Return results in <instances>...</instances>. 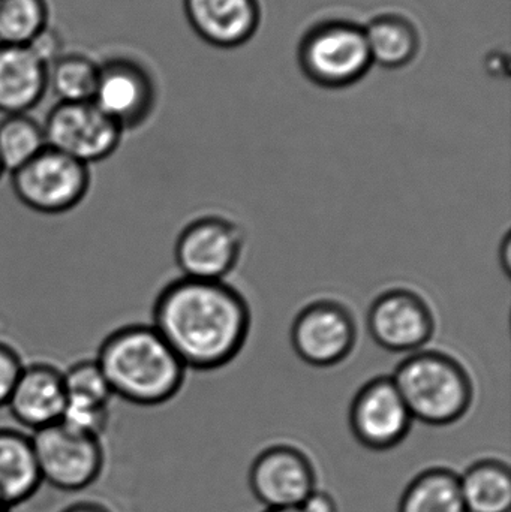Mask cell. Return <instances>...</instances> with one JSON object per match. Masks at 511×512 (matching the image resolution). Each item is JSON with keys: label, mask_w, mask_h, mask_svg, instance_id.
<instances>
[{"label": "cell", "mask_w": 511, "mask_h": 512, "mask_svg": "<svg viewBox=\"0 0 511 512\" xmlns=\"http://www.w3.org/2000/svg\"><path fill=\"white\" fill-rule=\"evenodd\" d=\"M152 325L186 369L209 372L240 354L251 330V309L224 280L180 277L159 292Z\"/></svg>", "instance_id": "obj_1"}, {"label": "cell", "mask_w": 511, "mask_h": 512, "mask_svg": "<svg viewBox=\"0 0 511 512\" xmlns=\"http://www.w3.org/2000/svg\"><path fill=\"white\" fill-rule=\"evenodd\" d=\"M101 367L113 396L140 406H156L173 399L186 366L152 324L126 325L113 331L99 348Z\"/></svg>", "instance_id": "obj_2"}, {"label": "cell", "mask_w": 511, "mask_h": 512, "mask_svg": "<svg viewBox=\"0 0 511 512\" xmlns=\"http://www.w3.org/2000/svg\"><path fill=\"white\" fill-rule=\"evenodd\" d=\"M413 420L449 426L461 420L474 400V384L464 364L443 351L420 349L405 357L392 376Z\"/></svg>", "instance_id": "obj_3"}, {"label": "cell", "mask_w": 511, "mask_h": 512, "mask_svg": "<svg viewBox=\"0 0 511 512\" xmlns=\"http://www.w3.org/2000/svg\"><path fill=\"white\" fill-rule=\"evenodd\" d=\"M303 74L326 89L359 83L374 65L365 29L350 20H326L312 26L299 45Z\"/></svg>", "instance_id": "obj_4"}, {"label": "cell", "mask_w": 511, "mask_h": 512, "mask_svg": "<svg viewBox=\"0 0 511 512\" xmlns=\"http://www.w3.org/2000/svg\"><path fill=\"white\" fill-rule=\"evenodd\" d=\"M89 186L87 165L48 146L12 173V189L18 200L44 215L74 209L86 197Z\"/></svg>", "instance_id": "obj_5"}, {"label": "cell", "mask_w": 511, "mask_h": 512, "mask_svg": "<svg viewBox=\"0 0 511 512\" xmlns=\"http://www.w3.org/2000/svg\"><path fill=\"white\" fill-rule=\"evenodd\" d=\"M30 438L42 483L62 492H80L101 474L104 448L99 438L72 432L62 423L33 432Z\"/></svg>", "instance_id": "obj_6"}, {"label": "cell", "mask_w": 511, "mask_h": 512, "mask_svg": "<svg viewBox=\"0 0 511 512\" xmlns=\"http://www.w3.org/2000/svg\"><path fill=\"white\" fill-rule=\"evenodd\" d=\"M357 334L353 312L341 301L323 298L297 313L291 325V345L300 360L326 369L350 357Z\"/></svg>", "instance_id": "obj_7"}, {"label": "cell", "mask_w": 511, "mask_h": 512, "mask_svg": "<svg viewBox=\"0 0 511 512\" xmlns=\"http://www.w3.org/2000/svg\"><path fill=\"white\" fill-rule=\"evenodd\" d=\"M42 129L48 147L87 167L113 155L123 132L92 101L60 102Z\"/></svg>", "instance_id": "obj_8"}, {"label": "cell", "mask_w": 511, "mask_h": 512, "mask_svg": "<svg viewBox=\"0 0 511 512\" xmlns=\"http://www.w3.org/2000/svg\"><path fill=\"white\" fill-rule=\"evenodd\" d=\"M245 245V231L224 216H204L183 228L174 258L183 277L224 280L236 268Z\"/></svg>", "instance_id": "obj_9"}, {"label": "cell", "mask_w": 511, "mask_h": 512, "mask_svg": "<svg viewBox=\"0 0 511 512\" xmlns=\"http://www.w3.org/2000/svg\"><path fill=\"white\" fill-rule=\"evenodd\" d=\"M366 325L381 348L396 354H413L434 337L435 315L422 295L407 288H393L372 301Z\"/></svg>", "instance_id": "obj_10"}, {"label": "cell", "mask_w": 511, "mask_h": 512, "mask_svg": "<svg viewBox=\"0 0 511 512\" xmlns=\"http://www.w3.org/2000/svg\"><path fill=\"white\" fill-rule=\"evenodd\" d=\"M411 424L413 417L392 376H377L366 382L351 402V432L369 450L398 447L410 433Z\"/></svg>", "instance_id": "obj_11"}, {"label": "cell", "mask_w": 511, "mask_h": 512, "mask_svg": "<svg viewBox=\"0 0 511 512\" xmlns=\"http://www.w3.org/2000/svg\"><path fill=\"white\" fill-rule=\"evenodd\" d=\"M249 484L258 502L267 510L299 508L315 490L311 460L299 448L275 445L254 460Z\"/></svg>", "instance_id": "obj_12"}, {"label": "cell", "mask_w": 511, "mask_h": 512, "mask_svg": "<svg viewBox=\"0 0 511 512\" xmlns=\"http://www.w3.org/2000/svg\"><path fill=\"white\" fill-rule=\"evenodd\" d=\"M183 6L192 29L213 47H240L260 27L258 0H183Z\"/></svg>", "instance_id": "obj_13"}, {"label": "cell", "mask_w": 511, "mask_h": 512, "mask_svg": "<svg viewBox=\"0 0 511 512\" xmlns=\"http://www.w3.org/2000/svg\"><path fill=\"white\" fill-rule=\"evenodd\" d=\"M65 403L63 372L50 364L36 363L24 366L6 406L17 423L38 432L59 423Z\"/></svg>", "instance_id": "obj_14"}, {"label": "cell", "mask_w": 511, "mask_h": 512, "mask_svg": "<svg viewBox=\"0 0 511 512\" xmlns=\"http://www.w3.org/2000/svg\"><path fill=\"white\" fill-rule=\"evenodd\" d=\"M93 104L120 128H131L146 119L153 90L143 72L128 63H111L99 71Z\"/></svg>", "instance_id": "obj_15"}, {"label": "cell", "mask_w": 511, "mask_h": 512, "mask_svg": "<svg viewBox=\"0 0 511 512\" xmlns=\"http://www.w3.org/2000/svg\"><path fill=\"white\" fill-rule=\"evenodd\" d=\"M48 84L47 66L27 45H0V111L6 116L32 110Z\"/></svg>", "instance_id": "obj_16"}, {"label": "cell", "mask_w": 511, "mask_h": 512, "mask_svg": "<svg viewBox=\"0 0 511 512\" xmlns=\"http://www.w3.org/2000/svg\"><path fill=\"white\" fill-rule=\"evenodd\" d=\"M41 484L32 438L0 429V502L12 510L29 501Z\"/></svg>", "instance_id": "obj_17"}, {"label": "cell", "mask_w": 511, "mask_h": 512, "mask_svg": "<svg viewBox=\"0 0 511 512\" xmlns=\"http://www.w3.org/2000/svg\"><path fill=\"white\" fill-rule=\"evenodd\" d=\"M363 29L372 63H378L383 68H404L419 54V30L404 15H377Z\"/></svg>", "instance_id": "obj_18"}, {"label": "cell", "mask_w": 511, "mask_h": 512, "mask_svg": "<svg viewBox=\"0 0 511 512\" xmlns=\"http://www.w3.org/2000/svg\"><path fill=\"white\" fill-rule=\"evenodd\" d=\"M467 512H510L511 472L506 463L482 460L459 477Z\"/></svg>", "instance_id": "obj_19"}, {"label": "cell", "mask_w": 511, "mask_h": 512, "mask_svg": "<svg viewBox=\"0 0 511 512\" xmlns=\"http://www.w3.org/2000/svg\"><path fill=\"white\" fill-rule=\"evenodd\" d=\"M398 512H467L459 475L444 468L417 475L405 489Z\"/></svg>", "instance_id": "obj_20"}, {"label": "cell", "mask_w": 511, "mask_h": 512, "mask_svg": "<svg viewBox=\"0 0 511 512\" xmlns=\"http://www.w3.org/2000/svg\"><path fill=\"white\" fill-rule=\"evenodd\" d=\"M47 147L44 129L26 114L6 116L0 122V162L14 173Z\"/></svg>", "instance_id": "obj_21"}, {"label": "cell", "mask_w": 511, "mask_h": 512, "mask_svg": "<svg viewBox=\"0 0 511 512\" xmlns=\"http://www.w3.org/2000/svg\"><path fill=\"white\" fill-rule=\"evenodd\" d=\"M45 27V0H0V45H29Z\"/></svg>", "instance_id": "obj_22"}, {"label": "cell", "mask_w": 511, "mask_h": 512, "mask_svg": "<svg viewBox=\"0 0 511 512\" xmlns=\"http://www.w3.org/2000/svg\"><path fill=\"white\" fill-rule=\"evenodd\" d=\"M99 71L86 57H60L53 63L51 86L60 102H90L98 87Z\"/></svg>", "instance_id": "obj_23"}, {"label": "cell", "mask_w": 511, "mask_h": 512, "mask_svg": "<svg viewBox=\"0 0 511 512\" xmlns=\"http://www.w3.org/2000/svg\"><path fill=\"white\" fill-rule=\"evenodd\" d=\"M66 396L90 402L110 403L113 393L96 360L78 361L63 373Z\"/></svg>", "instance_id": "obj_24"}, {"label": "cell", "mask_w": 511, "mask_h": 512, "mask_svg": "<svg viewBox=\"0 0 511 512\" xmlns=\"http://www.w3.org/2000/svg\"><path fill=\"white\" fill-rule=\"evenodd\" d=\"M59 423L80 435L99 438L108 423V405L66 396Z\"/></svg>", "instance_id": "obj_25"}, {"label": "cell", "mask_w": 511, "mask_h": 512, "mask_svg": "<svg viewBox=\"0 0 511 512\" xmlns=\"http://www.w3.org/2000/svg\"><path fill=\"white\" fill-rule=\"evenodd\" d=\"M23 369L24 364L17 351L0 342V408L8 403Z\"/></svg>", "instance_id": "obj_26"}, {"label": "cell", "mask_w": 511, "mask_h": 512, "mask_svg": "<svg viewBox=\"0 0 511 512\" xmlns=\"http://www.w3.org/2000/svg\"><path fill=\"white\" fill-rule=\"evenodd\" d=\"M27 47L45 66H48L50 63L60 59L59 53L60 48H62V39L59 38L56 32L45 27L39 35H36L30 41Z\"/></svg>", "instance_id": "obj_27"}, {"label": "cell", "mask_w": 511, "mask_h": 512, "mask_svg": "<svg viewBox=\"0 0 511 512\" xmlns=\"http://www.w3.org/2000/svg\"><path fill=\"white\" fill-rule=\"evenodd\" d=\"M302 512H338V505L329 493L315 489L300 505Z\"/></svg>", "instance_id": "obj_28"}, {"label": "cell", "mask_w": 511, "mask_h": 512, "mask_svg": "<svg viewBox=\"0 0 511 512\" xmlns=\"http://www.w3.org/2000/svg\"><path fill=\"white\" fill-rule=\"evenodd\" d=\"M500 264L501 267H503L504 273L507 274V276H510V270H511V239H510V233H507L506 236H504L503 242H501L500 245Z\"/></svg>", "instance_id": "obj_29"}, {"label": "cell", "mask_w": 511, "mask_h": 512, "mask_svg": "<svg viewBox=\"0 0 511 512\" xmlns=\"http://www.w3.org/2000/svg\"><path fill=\"white\" fill-rule=\"evenodd\" d=\"M62 512H110L98 504H89V502H81V504L71 505Z\"/></svg>", "instance_id": "obj_30"}, {"label": "cell", "mask_w": 511, "mask_h": 512, "mask_svg": "<svg viewBox=\"0 0 511 512\" xmlns=\"http://www.w3.org/2000/svg\"><path fill=\"white\" fill-rule=\"evenodd\" d=\"M266 512H302L299 508H278V510H267Z\"/></svg>", "instance_id": "obj_31"}, {"label": "cell", "mask_w": 511, "mask_h": 512, "mask_svg": "<svg viewBox=\"0 0 511 512\" xmlns=\"http://www.w3.org/2000/svg\"><path fill=\"white\" fill-rule=\"evenodd\" d=\"M0 512H11V508L6 507L5 504H2V502H0Z\"/></svg>", "instance_id": "obj_32"}, {"label": "cell", "mask_w": 511, "mask_h": 512, "mask_svg": "<svg viewBox=\"0 0 511 512\" xmlns=\"http://www.w3.org/2000/svg\"><path fill=\"white\" fill-rule=\"evenodd\" d=\"M3 171H5V170H3V165H2V162H0V176H2V174H3Z\"/></svg>", "instance_id": "obj_33"}]
</instances>
